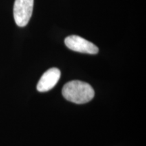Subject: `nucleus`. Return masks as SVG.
I'll use <instances>...</instances> for the list:
<instances>
[{"mask_svg":"<svg viewBox=\"0 0 146 146\" xmlns=\"http://www.w3.org/2000/svg\"><path fill=\"white\" fill-rule=\"evenodd\" d=\"M62 93L68 101L83 104L94 98L95 92L89 84L80 81H72L64 85Z\"/></svg>","mask_w":146,"mask_h":146,"instance_id":"obj_1","label":"nucleus"},{"mask_svg":"<svg viewBox=\"0 0 146 146\" xmlns=\"http://www.w3.org/2000/svg\"><path fill=\"white\" fill-rule=\"evenodd\" d=\"M34 0H15L14 4V18L16 25L25 27L31 18Z\"/></svg>","mask_w":146,"mask_h":146,"instance_id":"obj_2","label":"nucleus"},{"mask_svg":"<svg viewBox=\"0 0 146 146\" xmlns=\"http://www.w3.org/2000/svg\"><path fill=\"white\" fill-rule=\"evenodd\" d=\"M64 43L68 48L74 52L89 54H96L99 52V49L96 45L77 35L67 36Z\"/></svg>","mask_w":146,"mask_h":146,"instance_id":"obj_3","label":"nucleus"},{"mask_svg":"<svg viewBox=\"0 0 146 146\" xmlns=\"http://www.w3.org/2000/svg\"><path fill=\"white\" fill-rule=\"evenodd\" d=\"M61 72L57 68L49 69L42 75L36 85V89L39 92H46L52 89L59 81Z\"/></svg>","mask_w":146,"mask_h":146,"instance_id":"obj_4","label":"nucleus"}]
</instances>
